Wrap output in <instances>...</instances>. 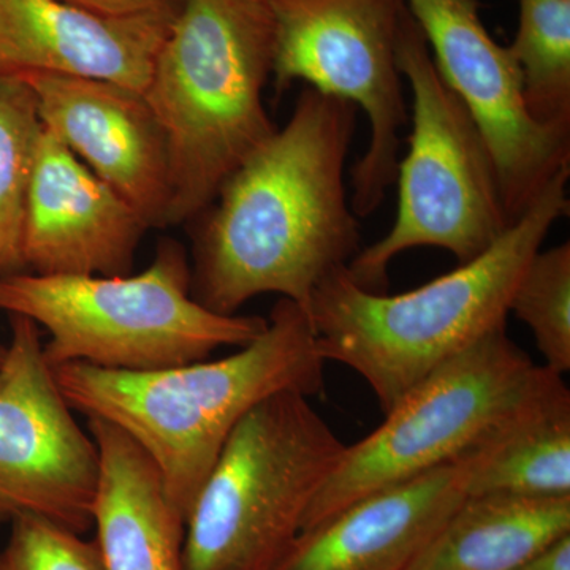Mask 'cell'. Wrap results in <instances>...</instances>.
I'll return each instance as SVG.
<instances>
[{"instance_id":"5bb4252c","label":"cell","mask_w":570,"mask_h":570,"mask_svg":"<svg viewBox=\"0 0 570 570\" xmlns=\"http://www.w3.org/2000/svg\"><path fill=\"white\" fill-rule=\"evenodd\" d=\"M489 442L299 532L273 570H411L468 497Z\"/></svg>"},{"instance_id":"9a60e30c","label":"cell","mask_w":570,"mask_h":570,"mask_svg":"<svg viewBox=\"0 0 570 570\" xmlns=\"http://www.w3.org/2000/svg\"><path fill=\"white\" fill-rule=\"evenodd\" d=\"M175 18H108L63 0H0V77L62 75L145 92Z\"/></svg>"},{"instance_id":"6da1fadb","label":"cell","mask_w":570,"mask_h":570,"mask_svg":"<svg viewBox=\"0 0 570 570\" xmlns=\"http://www.w3.org/2000/svg\"><path fill=\"white\" fill-rule=\"evenodd\" d=\"M355 126V105L306 86L283 129L225 179L190 266L202 306L235 316L277 294L307 313L318 284L358 254L344 183Z\"/></svg>"},{"instance_id":"44dd1931","label":"cell","mask_w":570,"mask_h":570,"mask_svg":"<svg viewBox=\"0 0 570 570\" xmlns=\"http://www.w3.org/2000/svg\"><path fill=\"white\" fill-rule=\"evenodd\" d=\"M510 313L530 326L546 367L570 370V243L539 250L521 276Z\"/></svg>"},{"instance_id":"2e32d148","label":"cell","mask_w":570,"mask_h":570,"mask_svg":"<svg viewBox=\"0 0 570 570\" xmlns=\"http://www.w3.org/2000/svg\"><path fill=\"white\" fill-rule=\"evenodd\" d=\"M88 430L100 455L92 528L104 570H183L186 521L159 468L118 426L88 419Z\"/></svg>"},{"instance_id":"277c9868","label":"cell","mask_w":570,"mask_h":570,"mask_svg":"<svg viewBox=\"0 0 570 570\" xmlns=\"http://www.w3.org/2000/svg\"><path fill=\"white\" fill-rule=\"evenodd\" d=\"M273 52L268 0H184L142 92L167 137L168 225L205 213L276 132L264 105Z\"/></svg>"},{"instance_id":"7c38bea8","label":"cell","mask_w":570,"mask_h":570,"mask_svg":"<svg viewBox=\"0 0 570 570\" xmlns=\"http://www.w3.org/2000/svg\"><path fill=\"white\" fill-rule=\"evenodd\" d=\"M41 126L134 206L148 227H168L170 156L145 94L91 78L22 75Z\"/></svg>"},{"instance_id":"52a82bcc","label":"cell","mask_w":570,"mask_h":570,"mask_svg":"<svg viewBox=\"0 0 570 570\" xmlns=\"http://www.w3.org/2000/svg\"><path fill=\"white\" fill-rule=\"evenodd\" d=\"M397 67L412 89V130L397 164L396 219L347 265L352 279L373 292L387 287L390 264L407 249L441 247L463 265L512 225L489 146L439 73L407 7L397 31Z\"/></svg>"},{"instance_id":"ba28073f","label":"cell","mask_w":570,"mask_h":570,"mask_svg":"<svg viewBox=\"0 0 570 570\" xmlns=\"http://www.w3.org/2000/svg\"><path fill=\"white\" fill-rule=\"evenodd\" d=\"M564 376L535 365L505 326L423 379L373 433L347 445L302 531L352 502L466 455L542 403Z\"/></svg>"},{"instance_id":"ffe728a7","label":"cell","mask_w":570,"mask_h":570,"mask_svg":"<svg viewBox=\"0 0 570 570\" xmlns=\"http://www.w3.org/2000/svg\"><path fill=\"white\" fill-rule=\"evenodd\" d=\"M41 126L36 96L20 77H0V276L20 273L26 200Z\"/></svg>"},{"instance_id":"603a6c76","label":"cell","mask_w":570,"mask_h":570,"mask_svg":"<svg viewBox=\"0 0 570 570\" xmlns=\"http://www.w3.org/2000/svg\"><path fill=\"white\" fill-rule=\"evenodd\" d=\"M100 17L135 18L148 14L178 17L184 0H63Z\"/></svg>"},{"instance_id":"7402d4cb","label":"cell","mask_w":570,"mask_h":570,"mask_svg":"<svg viewBox=\"0 0 570 570\" xmlns=\"http://www.w3.org/2000/svg\"><path fill=\"white\" fill-rule=\"evenodd\" d=\"M0 570H104L96 542L39 517L10 521Z\"/></svg>"},{"instance_id":"9c48e42d","label":"cell","mask_w":570,"mask_h":570,"mask_svg":"<svg viewBox=\"0 0 570 570\" xmlns=\"http://www.w3.org/2000/svg\"><path fill=\"white\" fill-rule=\"evenodd\" d=\"M275 24L272 77L277 94L296 81L355 105L370 145L352 168L351 208L371 216L396 179L407 124L397 67L404 0H268Z\"/></svg>"},{"instance_id":"8fae6325","label":"cell","mask_w":570,"mask_h":570,"mask_svg":"<svg viewBox=\"0 0 570 570\" xmlns=\"http://www.w3.org/2000/svg\"><path fill=\"white\" fill-rule=\"evenodd\" d=\"M434 66L479 127L501 183L510 223L570 168V129L543 126L524 104L519 67L490 36L479 0H404Z\"/></svg>"},{"instance_id":"d6986e66","label":"cell","mask_w":570,"mask_h":570,"mask_svg":"<svg viewBox=\"0 0 570 570\" xmlns=\"http://www.w3.org/2000/svg\"><path fill=\"white\" fill-rule=\"evenodd\" d=\"M509 51L519 67L524 104L543 126L570 129V0H519Z\"/></svg>"},{"instance_id":"d4e9b609","label":"cell","mask_w":570,"mask_h":570,"mask_svg":"<svg viewBox=\"0 0 570 570\" xmlns=\"http://www.w3.org/2000/svg\"><path fill=\"white\" fill-rule=\"evenodd\" d=\"M3 356H6V346H0V365H2Z\"/></svg>"},{"instance_id":"5b68a950","label":"cell","mask_w":570,"mask_h":570,"mask_svg":"<svg viewBox=\"0 0 570 570\" xmlns=\"http://www.w3.org/2000/svg\"><path fill=\"white\" fill-rule=\"evenodd\" d=\"M0 311L47 330L51 367L86 363L124 373L200 362L219 348L246 346L268 324L202 306L186 250L174 239H164L138 275L0 276Z\"/></svg>"},{"instance_id":"e0dca14e","label":"cell","mask_w":570,"mask_h":570,"mask_svg":"<svg viewBox=\"0 0 570 570\" xmlns=\"http://www.w3.org/2000/svg\"><path fill=\"white\" fill-rule=\"evenodd\" d=\"M570 534V497L468 494L411 570H515Z\"/></svg>"},{"instance_id":"ac0fdd59","label":"cell","mask_w":570,"mask_h":570,"mask_svg":"<svg viewBox=\"0 0 570 570\" xmlns=\"http://www.w3.org/2000/svg\"><path fill=\"white\" fill-rule=\"evenodd\" d=\"M570 497V393L566 385L502 428L474 472L469 494Z\"/></svg>"},{"instance_id":"8992f818","label":"cell","mask_w":570,"mask_h":570,"mask_svg":"<svg viewBox=\"0 0 570 570\" xmlns=\"http://www.w3.org/2000/svg\"><path fill=\"white\" fill-rule=\"evenodd\" d=\"M346 448L302 393L250 409L187 515L183 570L275 569Z\"/></svg>"},{"instance_id":"7a4b0ae2","label":"cell","mask_w":570,"mask_h":570,"mask_svg":"<svg viewBox=\"0 0 570 570\" xmlns=\"http://www.w3.org/2000/svg\"><path fill=\"white\" fill-rule=\"evenodd\" d=\"M266 328L235 354L213 362L124 373L86 363L52 367L71 409L118 426L163 474L186 521L198 491L243 417L266 397L324 390L325 360L303 307L281 298Z\"/></svg>"},{"instance_id":"cb8c5ba5","label":"cell","mask_w":570,"mask_h":570,"mask_svg":"<svg viewBox=\"0 0 570 570\" xmlns=\"http://www.w3.org/2000/svg\"><path fill=\"white\" fill-rule=\"evenodd\" d=\"M515 570H570V534L539 551Z\"/></svg>"},{"instance_id":"3957f363","label":"cell","mask_w":570,"mask_h":570,"mask_svg":"<svg viewBox=\"0 0 570 570\" xmlns=\"http://www.w3.org/2000/svg\"><path fill=\"white\" fill-rule=\"evenodd\" d=\"M569 174L554 176L489 250L414 291H366L347 266L326 276L307 309L325 363L365 379L385 414L439 366L505 326L524 269L569 212Z\"/></svg>"},{"instance_id":"30bf717a","label":"cell","mask_w":570,"mask_h":570,"mask_svg":"<svg viewBox=\"0 0 570 570\" xmlns=\"http://www.w3.org/2000/svg\"><path fill=\"white\" fill-rule=\"evenodd\" d=\"M10 326L0 365V521L39 517L86 534L99 489V448L45 360L40 326L22 316H10Z\"/></svg>"},{"instance_id":"4fadbf2b","label":"cell","mask_w":570,"mask_h":570,"mask_svg":"<svg viewBox=\"0 0 570 570\" xmlns=\"http://www.w3.org/2000/svg\"><path fill=\"white\" fill-rule=\"evenodd\" d=\"M148 228L134 206L41 130L22 225L24 268L40 276L130 275Z\"/></svg>"}]
</instances>
